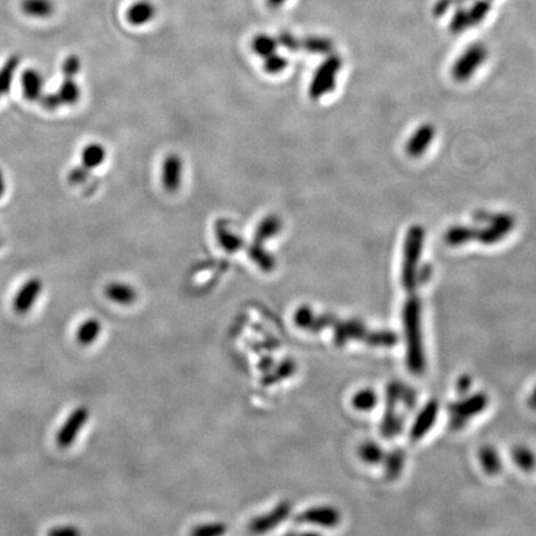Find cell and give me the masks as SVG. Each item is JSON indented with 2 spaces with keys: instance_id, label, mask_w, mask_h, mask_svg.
I'll list each match as a JSON object with an SVG mask.
<instances>
[{
  "instance_id": "cell-18",
  "label": "cell",
  "mask_w": 536,
  "mask_h": 536,
  "mask_svg": "<svg viewBox=\"0 0 536 536\" xmlns=\"http://www.w3.org/2000/svg\"><path fill=\"white\" fill-rule=\"evenodd\" d=\"M155 13L157 11H155V6H153V3L148 0H141L128 8L126 13L127 21L131 25L141 27L152 21L153 18L155 16Z\"/></svg>"
},
{
  "instance_id": "cell-31",
  "label": "cell",
  "mask_w": 536,
  "mask_h": 536,
  "mask_svg": "<svg viewBox=\"0 0 536 536\" xmlns=\"http://www.w3.org/2000/svg\"><path fill=\"white\" fill-rule=\"evenodd\" d=\"M445 240H446L447 243L451 245V246H459V245H463V243H466V242L473 241V227H451V229L446 232Z\"/></svg>"
},
{
  "instance_id": "cell-26",
  "label": "cell",
  "mask_w": 536,
  "mask_h": 536,
  "mask_svg": "<svg viewBox=\"0 0 536 536\" xmlns=\"http://www.w3.org/2000/svg\"><path fill=\"white\" fill-rule=\"evenodd\" d=\"M302 50L316 55H331L334 44L331 39L324 37H308L300 39Z\"/></svg>"
},
{
  "instance_id": "cell-24",
  "label": "cell",
  "mask_w": 536,
  "mask_h": 536,
  "mask_svg": "<svg viewBox=\"0 0 536 536\" xmlns=\"http://www.w3.org/2000/svg\"><path fill=\"white\" fill-rule=\"evenodd\" d=\"M106 148L100 143H89L82 151L81 158H82V167L87 170L98 168L100 165L105 163Z\"/></svg>"
},
{
  "instance_id": "cell-44",
  "label": "cell",
  "mask_w": 536,
  "mask_h": 536,
  "mask_svg": "<svg viewBox=\"0 0 536 536\" xmlns=\"http://www.w3.org/2000/svg\"><path fill=\"white\" fill-rule=\"evenodd\" d=\"M286 1L287 0H266V6L272 11H277L286 4Z\"/></svg>"
},
{
  "instance_id": "cell-47",
  "label": "cell",
  "mask_w": 536,
  "mask_h": 536,
  "mask_svg": "<svg viewBox=\"0 0 536 536\" xmlns=\"http://www.w3.org/2000/svg\"><path fill=\"white\" fill-rule=\"evenodd\" d=\"M289 536H321L317 532L313 531H302V532H295V534H291Z\"/></svg>"
},
{
  "instance_id": "cell-4",
  "label": "cell",
  "mask_w": 536,
  "mask_h": 536,
  "mask_svg": "<svg viewBox=\"0 0 536 536\" xmlns=\"http://www.w3.org/2000/svg\"><path fill=\"white\" fill-rule=\"evenodd\" d=\"M488 404V396L483 393H478L449 405V426L454 431L462 430L474 416L482 414L487 409Z\"/></svg>"
},
{
  "instance_id": "cell-7",
  "label": "cell",
  "mask_w": 536,
  "mask_h": 536,
  "mask_svg": "<svg viewBox=\"0 0 536 536\" xmlns=\"http://www.w3.org/2000/svg\"><path fill=\"white\" fill-rule=\"evenodd\" d=\"M89 419V411L86 406H79L77 409H75L58 430L56 435L58 446L63 449L72 446Z\"/></svg>"
},
{
  "instance_id": "cell-5",
  "label": "cell",
  "mask_w": 536,
  "mask_h": 536,
  "mask_svg": "<svg viewBox=\"0 0 536 536\" xmlns=\"http://www.w3.org/2000/svg\"><path fill=\"white\" fill-rule=\"evenodd\" d=\"M340 69H342V58L338 55L331 53L326 61L317 69L312 79L310 84V96L312 100H319L321 97L334 89Z\"/></svg>"
},
{
  "instance_id": "cell-38",
  "label": "cell",
  "mask_w": 536,
  "mask_h": 536,
  "mask_svg": "<svg viewBox=\"0 0 536 536\" xmlns=\"http://www.w3.org/2000/svg\"><path fill=\"white\" fill-rule=\"evenodd\" d=\"M79 70H81V60H79V56L70 55V56L65 58V61L63 63V77L75 79V76L79 74Z\"/></svg>"
},
{
  "instance_id": "cell-30",
  "label": "cell",
  "mask_w": 536,
  "mask_h": 536,
  "mask_svg": "<svg viewBox=\"0 0 536 536\" xmlns=\"http://www.w3.org/2000/svg\"><path fill=\"white\" fill-rule=\"evenodd\" d=\"M378 404V395L371 389H364L357 391L352 396V405L357 411H371Z\"/></svg>"
},
{
  "instance_id": "cell-21",
  "label": "cell",
  "mask_w": 536,
  "mask_h": 536,
  "mask_svg": "<svg viewBox=\"0 0 536 536\" xmlns=\"http://www.w3.org/2000/svg\"><path fill=\"white\" fill-rule=\"evenodd\" d=\"M479 463L483 468L484 472L489 476L500 473L503 463L500 454L493 446H483L479 449Z\"/></svg>"
},
{
  "instance_id": "cell-20",
  "label": "cell",
  "mask_w": 536,
  "mask_h": 536,
  "mask_svg": "<svg viewBox=\"0 0 536 536\" xmlns=\"http://www.w3.org/2000/svg\"><path fill=\"white\" fill-rule=\"evenodd\" d=\"M21 11L35 19H46L55 11L53 0H21Z\"/></svg>"
},
{
  "instance_id": "cell-25",
  "label": "cell",
  "mask_w": 536,
  "mask_h": 536,
  "mask_svg": "<svg viewBox=\"0 0 536 536\" xmlns=\"http://www.w3.org/2000/svg\"><path fill=\"white\" fill-rule=\"evenodd\" d=\"M19 63H20V58L14 55V56L8 58L6 63L1 66V69H0V98L11 91V84L14 81V76H15L16 69H18Z\"/></svg>"
},
{
  "instance_id": "cell-13",
  "label": "cell",
  "mask_w": 536,
  "mask_h": 536,
  "mask_svg": "<svg viewBox=\"0 0 536 536\" xmlns=\"http://www.w3.org/2000/svg\"><path fill=\"white\" fill-rule=\"evenodd\" d=\"M438 410H440L438 402L436 400H431L420 411L414 425L411 427L410 435L414 441H420L421 438H423L428 432L431 431L432 427L436 423Z\"/></svg>"
},
{
  "instance_id": "cell-22",
  "label": "cell",
  "mask_w": 536,
  "mask_h": 536,
  "mask_svg": "<svg viewBox=\"0 0 536 536\" xmlns=\"http://www.w3.org/2000/svg\"><path fill=\"white\" fill-rule=\"evenodd\" d=\"M101 331H102V324L98 319L96 318H89L84 321L81 326L77 328L76 331V340L79 345L82 347H89L91 344L98 339Z\"/></svg>"
},
{
  "instance_id": "cell-11",
  "label": "cell",
  "mask_w": 536,
  "mask_h": 536,
  "mask_svg": "<svg viewBox=\"0 0 536 536\" xmlns=\"http://www.w3.org/2000/svg\"><path fill=\"white\" fill-rule=\"evenodd\" d=\"M42 281L37 277L27 279V282L21 286L13 300V308L18 314L24 316L32 310L39 295H42Z\"/></svg>"
},
{
  "instance_id": "cell-12",
  "label": "cell",
  "mask_w": 536,
  "mask_h": 536,
  "mask_svg": "<svg viewBox=\"0 0 536 536\" xmlns=\"http://www.w3.org/2000/svg\"><path fill=\"white\" fill-rule=\"evenodd\" d=\"M183 173H184L183 159L174 153L167 155L162 165V184L165 191L174 194L180 189L181 181H183Z\"/></svg>"
},
{
  "instance_id": "cell-46",
  "label": "cell",
  "mask_w": 536,
  "mask_h": 536,
  "mask_svg": "<svg viewBox=\"0 0 536 536\" xmlns=\"http://www.w3.org/2000/svg\"><path fill=\"white\" fill-rule=\"evenodd\" d=\"M528 404H529V406H530L532 410L536 411V386L535 389L531 391L530 396H529V400H528Z\"/></svg>"
},
{
  "instance_id": "cell-48",
  "label": "cell",
  "mask_w": 536,
  "mask_h": 536,
  "mask_svg": "<svg viewBox=\"0 0 536 536\" xmlns=\"http://www.w3.org/2000/svg\"><path fill=\"white\" fill-rule=\"evenodd\" d=\"M453 1H456V3H463V1H466V0H453Z\"/></svg>"
},
{
  "instance_id": "cell-42",
  "label": "cell",
  "mask_w": 536,
  "mask_h": 536,
  "mask_svg": "<svg viewBox=\"0 0 536 536\" xmlns=\"http://www.w3.org/2000/svg\"><path fill=\"white\" fill-rule=\"evenodd\" d=\"M471 385H472V378H471V376H468V375H462L461 378H458L457 384H456L458 394H467L469 389H471Z\"/></svg>"
},
{
  "instance_id": "cell-32",
  "label": "cell",
  "mask_w": 536,
  "mask_h": 536,
  "mask_svg": "<svg viewBox=\"0 0 536 536\" xmlns=\"http://www.w3.org/2000/svg\"><path fill=\"white\" fill-rule=\"evenodd\" d=\"M359 457L368 464H376L384 461L385 452L381 447L374 442H365L359 448Z\"/></svg>"
},
{
  "instance_id": "cell-14",
  "label": "cell",
  "mask_w": 536,
  "mask_h": 536,
  "mask_svg": "<svg viewBox=\"0 0 536 536\" xmlns=\"http://www.w3.org/2000/svg\"><path fill=\"white\" fill-rule=\"evenodd\" d=\"M44 76L37 69H27L21 74V89L23 95L30 102L40 101L44 95Z\"/></svg>"
},
{
  "instance_id": "cell-27",
  "label": "cell",
  "mask_w": 536,
  "mask_h": 536,
  "mask_svg": "<svg viewBox=\"0 0 536 536\" xmlns=\"http://www.w3.org/2000/svg\"><path fill=\"white\" fill-rule=\"evenodd\" d=\"M277 39L267 34H257L253 39V53L260 58H266L277 51L279 49Z\"/></svg>"
},
{
  "instance_id": "cell-36",
  "label": "cell",
  "mask_w": 536,
  "mask_h": 536,
  "mask_svg": "<svg viewBox=\"0 0 536 536\" xmlns=\"http://www.w3.org/2000/svg\"><path fill=\"white\" fill-rule=\"evenodd\" d=\"M276 39L279 46L286 49L289 53H298L302 50L300 37H295L291 32H281Z\"/></svg>"
},
{
  "instance_id": "cell-43",
  "label": "cell",
  "mask_w": 536,
  "mask_h": 536,
  "mask_svg": "<svg viewBox=\"0 0 536 536\" xmlns=\"http://www.w3.org/2000/svg\"><path fill=\"white\" fill-rule=\"evenodd\" d=\"M453 4V0H438L433 8L435 15L441 16L446 13Z\"/></svg>"
},
{
  "instance_id": "cell-28",
  "label": "cell",
  "mask_w": 536,
  "mask_h": 536,
  "mask_svg": "<svg viewBox=\"0 0 536 536\" xmlns=\"http://www.w3.org/2000/svg\"><path fill=\"white\" fill-rule=\"evenodd\" d=\"M384 461L386 478L390 479V480L397 478L402 472L404 466H405V454L404 452L400 449L393 451V452L385 454Z\"/></svg>"
},
{
  "instance_id": "cell-17",
  "label": "cell",
  "mask_w": 536,
  "mask_h": 536,
  "mask_svg": "<svg viewBox=\"0 0 536 536\" xmlns=\"http://www.w3.org/2000/svg\"><path fill=\"white\" fill-rule=\"evenodd\" d=\"M105 295L116 305H131L137 300V291L129 284L123 282H112L107 284Z\"/></svg>"
},
{
  "instance_id": "cell-49",
  "label": "cell",
  "mask_w": 536,
  "mask_h": 536,
  "mask_svg": "<svg viewBox=\"0 0 536 536\" xmlns=\"http://www.w3.org/2000/svg\"><path fill=\"white\" fill-rule=\"evenodd\" d=\"M489 1H490V0H489Z\"/></svg>"
},
{
  "instance_id": "cell-3",
  "label": "cell",
  "mask_w": 536,
  "mask_h": 536,
  "mask_svg": "<svg viewBox=\"0 0 536 536\" xmlns=\"http://www.w3.org/2000/svg\"><path fill=\"white\" fill-rule=\"evenodd\" d=\"M281 230H282V221L279 216L268 215L258 224L257 229L255 231L253 243L248 248V255L263 272H272L276 267L274 256L263 248V243L276 235H279Z\"/></svg>"
},
{
  "instance_id": "cell-15",
  "label": "cell",
  "mask_w": 536,
  "mask_h": 536,
  "mask_svg": "<svg viewBox=\"0 0 536 536\" xmlns=\"http://www.w3.org/2000/svg\"><path fill=\"white\" fill-rule=\"evenodd\" d=\"M435 137V128L431 125H423L412 134L410 141L406 144V152L410 157H420L430 147L432 139Z\"/></svg>"
},
{
  "instance_id": "cell-6",
  "label": "cell",
  "mask_w": 536,
  "mask_h": 536,
  "mask_svg": "<svg viewBox=\"0 0 536 536\" xmlns=\"http://www.w3.org/2000/svg\"><path fill=\"white\" fill-rule=\"evenodd\" d=\"M488 222V226L484 227L483 230L473 227L474 241L482 242L484 245H494L508 236L516 226V220L509 214L489 215Z\"/></svg>"
},
{
  "instance_id": "cell-45",
  "label": "cell",
  "mask_w": 536,
  "mask_h": 536,
  "mask_svg": "<svg viewBox=\"0 0 536 536\" xmlns=\"http://www.w3.org/2000/svg\"><path fill=\"white\" fill-rule=\"evenodd\" d=\"M6 177H4V173H3V170L0 169V198H3V195L6 194Z\"/></svg>"
},
{
  "instance_id": "cell-29",
  "label": "cell",
  "mask_w": 536,
  "mask_h": 536,
  "mask_svg": "<svg viewBox=\"0 0 536 536\" xmlns=\"http://www.w3.org/2000/svg\"><path fill=\"white\" fill-rule=\"evenodd\" d=\"M511 459L524 472H531L536 468L535 453L528 447L516 446L511 452Z\"/></svg>"
},
{
  "instance_id": "cell-1",
  "label": "cell",
  "mask_w": 536,
  "mask_h": 536,
  "mask_svg": "<svg viewBox=\"0 0 536 536\" xmlns=\"http://www.w3.org/2000/svg\"><path fill=\"white\" fill-rule=\"evenodd\" d=\"M402 310V324L406 337V363L411 373L422 374L426 369V357L422 340L421 326V302L411 293Z\"/></svg>"
},
{
  "instance_id": "cell-37",
  "label": "cell",
  "mask_w": 536,
  "mask_h": 536,
  "mask_svg": "<svg viewBox=\"0 0 536 536\" xmlns=\"http://www.w3.org/2000/svg\"><path fill=\"white\" fill-rule=\"evenodd\" d=\"M489 9H490L489 0H479V1H477V3L472 6V9L468 11L472 25H474V24H479L480 21L483 20L485 15L488 14Z\"/></svg>"
},
{
  "instance_id": "cell-41",
  "label": "cell",
  "mask_w": 536,
  "mask_h": 536,
  "mask_svg": "<svg viewBox=\"0 0 536 536\" xmlns=\"http://www.w3.org/2000/svg\"><path fill=\"white\" fill-rule=\"evenodd\" d=\"M48 536H82V534L76 526L63 525L50 529Z\"/></svg>"
},
{
  "instance_id": "cell-35",
  "label": "cell",
  "mask_w": 536,
  "mask_h": 536,
  "mask_svg": "<svg viewBox=\"0 0 536 536\" xmlns=\"http://www.w3.org/2000/svg\"><path fill=\"white\" fill-rule=\"evenodd\" d=\"M287 66H288V60L277 53L263 58V70L268 75L281 74L287 69Z\"/></svg>"
},
{
  "instance_id": "cell-23",
  "label": "cell",
  "mask_w": 536,
  "mask_h": 536,
  "mask_svg": "<svg viewBox=\"0 0 536 536\" xmlns=\"http://www.w3.org/2000/svg\"><path fill=\"white\" fill-rule=\"evenodd\" d=\"M55 96L60 102V105L74 106L81 98V89L79 84H76L75 79L63 77V84H60L58 91L55 92Z\"/></svg>"
},
{
  "instance_id": "cell-2",
  "label": "cell",
  "mask_w": 536,
  "mask_h": 536,
  "mask_svg": "<svg viewBox=\"0 0 536 536\" xmlns=\"http://www.w3.org/2000/svg\"><path fill=\"white\" fill-rule=\"evenodd\" d=\"M425 240V231L421 226L411 227L406 235L405 246H404V258H402V269H401V283L404 288L415 293L419 287V264H420L422 248Z\"/></svg>"
},
{
  "instance_id": "cell-10",
  "label": "cell",
  "mask_w": 536,
  "mask_h": 536,
  "mask_svg": "<svg viewBox=\"0 0 536 536\" xmlns=\"http://www.w3.org/2000/svg\"><path fill=\"white\" fill-rule=\"evenodd\" d=\"M340 519H342L340 511L331 505L313 506V508L302 511L300 516L295 518V521L298 523L321 526V528H326V529H331V528L339 525Z\"/></svg>"
},
{
  "instance_id": "cell-9",
  "label": "cell",
  "mask_w": 536,
  "mask_h": 536,
  "mask_svg": "<svg viewBox=\"0 0 536 536\" xmlns=\"http://www.w3.org/2000/svg\"><path fill=\"white\" fill-rule=\"evenodd\" d=\"M487 49L483 45L477 44L468 49L466 53H463L461 58H458L457 63H454L452 69L453 77L456 81L463 82L467 81L472 75L476 72V70L483 63L487 58Z\"/></svg>"
},
{
  "instance_id": "cell-34",
  "label": "cell",
  "mask_w": 536,
  "mask_h": 536,
  "mask_svg": "<svg viewBox=\"0 0 536 536\" xmlns=\"http://www.w3.org/2000/svg\"><path fill=\"white\" fill-rule=\"evenodd\" d=\"M295 370H297V366H295L293 360H291V359L284 360L279 364V368L276 369L274 373L269 374L267 378H264L263 383L268 385L274 384V383L281 381L283 378H291L295 373Z\"/></svg>"
},
{
  "instance_id": "cell-33",
  "label": "cell",
  "mask_w": 536,
  "mask_h": 536,
  "mask_svg": "<svg viewBox=\"0 0 536 536\" xmlns=\"http://www.w3.org/2000/svg\"><path fill=\"white\" fill-rule=\"evenodd\" d=\"M229 529L222 521H210L193 528L190 536H225Z\"/></svg>"
},
{
  "instance_id": "cell-8",
  "label": "cell",
  "mask_w": 536,
  "mask_h": 536,
  "mask_svg": "<svg viewBox=\"0 0 536 536\" xmlns=\"http://www.w3.org/2000/svg\"><path fill=\"white\" fill-rule=\"evenodd\" d=\"M291 513H292V504L287 500H284L276 505L269 513L256 516L255 519H253L248 525V529L255 535H262L274 530L279 524H282L291 516Z\"/></svg>"
},
{
  "instance_id": "cell-19",
  "label": "cell",
  "mask_w": 536,
  "mask_h": 536,
  "mask_svg": "<svg viewBox=\"0 0 536 536\" xmlns=\"http://www.w3.org/2000/svg\"><path fill=\"white\" fill-rule=\"evenodd\" d=\"M404 430V419L396 414V407L394 406H386L385 410L384 419L381 421L380 431L384 438L393 440Z\"/></svg>"
},
{
  "instance_id": "cell-39",
  "label": "cell",
  "mask_w": 536,
  "mask_h": 536,
  "mask_svg": "<svg viewBox=\"0 0 536 536\" xmlns=\"http://www.w3.org/2000/svg\"><path fill=\"white\" fill-rule=\"evenodd\" d=\"M472 25V23H471V18H469V14H468V11H459L456 13V15L453 16L452 23H451V29H452L453 32H461L466 29V27H469Z\"/></svg>"
},
{
  "instance_id": "cell-16",
  "label": "cell",
  "mask_w": 536,
  "mask_h": 536,
  "mask_svg": "<svg viewBox=\"0 0 536 536\" xmlns=\"http://www.w3.org/2000/svg\"><path fill=\"white\" fill-rule=\"evenodd\" d=\"M216 240L220 243L221 248L226 253H235L243 248V240L236 232L232 231L226 221L220 220L216 222Z\"/></svg>"
},
{
  "instance_id": "cell-40",
  "label": "cell",
  "mask_w": 536,
  "mask_h": 536,
  "mask_svg": "<svg viewBox=\"0 0 536 536\" xmlns=\"http://www.w3.org/2000/svg\"><path fill=\"white\" fill-rule=\"evenodd\" d=\"M89 170L84 168L82 165L81 167H75L74 169L70 170L69 175H68V180L71 185H81L84 184V181L89 178Z\"/></svg>"
}]
</instances>
